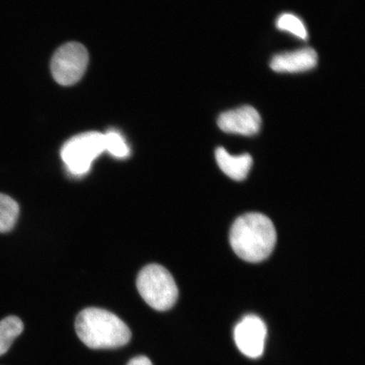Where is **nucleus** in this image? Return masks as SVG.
<instances>
[{
  "label": "nucleus",
  "mask_w": 365,
  "mask_h": 365,
  "mask_svg": "<svg viewBox=\"0 0 365 365\" xmlns=\"http://www.w3.org/2000/svg\"><path fill=\"white\" fill-rule=\"evenodd\" d=\"M230 245L240 258L248 262H261L272 253L277 232L270 218L251 212L236 219L230 235Z\"/></svg>",
  "instance_id": "1"
},
{
  "label": "nucleus",
  "mask_w": 365,
  "mask_h": 365,
  "mask_svg": "<svg viewBox=\"0 0 365 365\" xmlns=\"http://www.w3.org/2000/svg\"><path fill=\"white\" fill-rule=\"evenodd\" d=\"M77 336L91 349L121 348L130 341L131 331L115 314L103 309L82 310L76 319Z\"/></svg>",
  "instance_id": "2"
},
{
  "label": "nucleus",
  "mask_w": 365,
  "mask_h": 365,
  "mask_svg": "<svg viewBox=\"0 0 365 365\" xmlns=\"http://www.w3.org/2000/svg\"><path fill=\"white\" fill-rule=\"evenodd\" d=\"M136 286L145 302L158 312L170 309L179 296L171 273L158 264H148L140 272Z\"/></svg>",
  "instance_id": "3"
},
{
  "label": "nucleus",
  "mask_w": 365,
  "mask_h": 365,
  "mask_svg": "<svg viewBox=\"0 0 365 365\" xmlns=\"http://www.w3.org/2000/svg\"><path fill=\"white\" fill-rule=\"evenodd\" d=\"M104 152V134L86 132L73 137L63 145L61 158L71 175L81 176L89 172L94 160Z\"/></svg>",
  "instance_id": "4"
},
{
  "label": "nucleus",
  "mask_w": 365,
  "mask_h": 365,
  "mask_svg": "<svg viewBox=\"0 0 365 365\" xmlns=\"http://www.w3.org/2000/svg\"><path fill=\"white\" fill-rule=\"evenodd\" d=\"M88 50L79 43H68L59 48L52 58L53 78L62 86H71L78 82L88 67Z\"/></svg>",
  "instance_id": "5"
},
{
  "label": "nucleus",
  "mask_w": 365,
  "mask_h": 365,
  "mask_svg": "<svg viewBox=\"0 0 365 365\" xmlns=\"http://www.w3.org/2000/svg\"><path fill=\"white\" fill-rule=\"evenodd\" d=\"M266 337V325L261 318L252 314L245 317L235 327L237 346L250 358H258L263 354Z\"/></svg>",
  "instance_id": "6"
},
{
  "label": "nucleus",
  "mask_w": 365,
  "mask_h": 365,
  "mask_svg": "<svg viewBox=\"0 0 365 365\" xmlns=\"http://www.w3.org/2000/svg\"><path fill=\"white\" fill-rule=\"evenodd\" d=\"M217 125L226 133L250 136L257 134L262 127V118L257 109L243 106L222 113Z\"/></svg>",
  "instance_id": "7"
},
{
  "label": "nucleus",
  "mask_w": 365,
  "mask_h": 365,
  "mask_svg": "<svg viewBox=\"0 0 365 365\" xmlns=\"http://www.w3.org/2000/svg\"><path fill=\"white\" fill-rule=\"evenodd\" d=\"M317 62L316 50L304 48L274 56L271 61V68L274 71L279 73L304 72L316 67Z\"/></svg>",
  "instance_id": "8"
},
{
  "label": "nucleus",
  "mask_w": 365,
  "mask_h": 365,
  "mask_svg": "<svg viewBox=\"0 0 365 365\" xmlns=\"http://www.w3.org/2000/svg\"><path fill=\"white\" fill-rule=\"evenodd\" d=\"M215 155L219 168L231 179L241 181L248 176L253 164L252 157L250 154L232 156L225 148H218Z\"/></svg>",
  "instance_id": "9"
},
{
  "label": "nucleus",
  "mask_w": 365,
  "mask_h": 365,
  "mask_svg": "<svg viewBox=\"0 0 365 365\" xmlns=\"http://www.w3.org/2000/svg\"><path fill=\"white\" fill-rule=\"evenodd\" d=\"M24 325L20 318L8 317L0 322V356L7 353L13 341L19 336Z\"/></svg>",
  "instance_id": "10"
},
{
  "label": "nucleus",
  "mask_w": 365,
  "mask_h": 365,
  "mask_svg": "<svg viewBox=\"0 0 365 365\" xmlns=\"http://www.w3.org/2000/svg\"><path fill=\"white\" fill-rule=\"evenodd\" d=\"M20 207L10 196L0 193V232H10L19 217Z\"/></svg>",
  "instance_id": "11"
},
{
  "label": "nucleus",
  "mask_w": 365,
  "mask_h": 365,
  "mask_svg": "<svg viewBox=\"0 0 365 365\" xmlns=\"http://www.w3.org/2000/svg\"><path fill=\"white\" fill-rule=\"evenodd\" d=\"M277 27L282 31H287L302 40H307L308 31L304 22L294 14H282L277 20Z\"/></svg>",
  "instance_id": "12"
},
{
  "label": "nucleus",
  "mask_w": 365,
  "mask_h": 365,
  "mask_svg": "<svg viewBox=\"0 0 365 365\" xmlns=\"http://www.w3.org/2000/svg\"><path fill=\"white\" fill-rule=\"evenodd\" d=\"M105 150L116 158L124 159L130 156V148L117 130H109L104 134Z\"/></svg>",
  "instance_id": "13"
},
{
  "label": "nucleus",
  "mask_w": 365,
  "mask_h": 365,
  "mask_svg": "<svg viewBox=\"0 0 365 365\" xmlns=\"http://www.w3.org/2000/svg\"><path fill=\"white\" fill-rule=\"evenodd\" d=\"M127 365H153L152 361L145 356H137L130 360Z\"/></svg>",
  "instance_id": "14"
}]
</instances>
